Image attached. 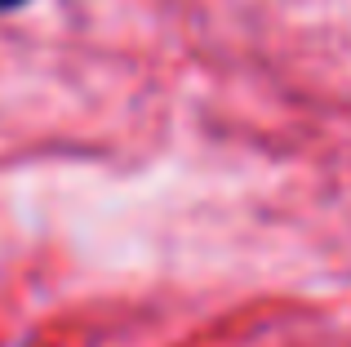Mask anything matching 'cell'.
Listing matches in <instances>:
<instances>
[{
    "label": "cell",
    "instance_id": "1",
    "mask_svg": "<svg viewBox=\"0 0 351 347\" xmlns=\"http://www.w3.org/2000/svg\"><path fill=\"white\" fill-rule=\"evenodd\" d=\"M27 0H0V14H5V9H23Z\"/></svg>",
    "mask_w": 351,
    "mask_h": 347
}]
</instances>
